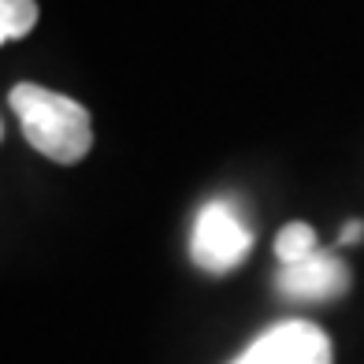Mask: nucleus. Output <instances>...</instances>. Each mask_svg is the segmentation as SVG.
I'll return each instance as SVG.
<instances>
[{"instance_id": "1", "label": "nucleus", "mask_w": 364, "mask_h": 364, "mask_svg": "<svg viewBox=\"0 0 364 364\" xmlns=\"http://www.w3.org/2000/svg\"><path fill=\"white\" fill-rule=\"evenodd\" d=\"M11 112L19 115L26 141L56 164H78L93 145L90 112L68 93L45 90L38 82H19L11 90Z\"/></svg>"}, {"instance_id": "2", "label": "nucleus", "mask_w": 364, "mask_h": 364, "mask_svg": "<svg viewBox=\"0 0 364 364\" xmlns=\"http://www.w3.org/2000/svg\"><path fill=\"white\" fill-rule=\"evenodd\" d=\"M253 250V230L227 201H212L197 212L190 257L205 272H230Z\"/></svg>"}, {"instance_id": "3", "label": "nucleus", "mask_w": 364, "mask_h": 364, "mask_svg": "<svg viewBox=\"0 0 364 364\" xmlns=\"http://www.w3.org/2000/svg\"><path fill=\"white\" fill-rule=\"evenodd\" d=\"M331 360H335L331 338L316 323L287 320V323L268 327L230 364H331Z\"/></svg>"}, {"instance_id": "4", "label": "nucleus", "mask_w": 364, "mask_h": 364, "mask_svg": "<svg viewBox=\"0 0 364 364\" xmlns=\"http://www.w3.org/2000/svg\"><path fill=\"white\" fill-rule=\"evenodd\" d=\"M350 287V268L335 257L316 250L312 257L287 264L279 272V290L287 297H297V301H327V297H338Z\"/></svg>"}, {"instance_id": "5", "label": "nucleus", "mask_w": 364, "mask_h": 364, "mask_svg": "<svg viewBox=\"0 0 364 364\" xmlns=\"http://www.w3.org/2000/svg\"><path fill=\"white\" fill-rule=\"evenodd\" d=\"M320 245H316V230H312L309 223H287L283 230H279V238H275V257L283 260V268L287 264H297V260H305L312 257Z\"/></svg>"}, {"instance_id": "6", "label": "nucleus", "mask_w": 364, "mask_h": 364, "mask_svg": "<svg viewBox=\"0 0 364 364\" xmlns=\"http://www.w3.org/2000/svg\"><path fill=\"white\" fill-rule=\"evenodd\" d=\"M38 23V4L34 0H0V45L26 38Z\"/></svg>"}, {"instance_id": "7", "label": "nucleus", "mask_w": 364, "mask_h": 364, "mask_svg": "<svg viewBox=\"0 0 364 364\" xmlns=\"http://www.w3.org/2000/svg\"><path fill=\"white\" fill-rule=\"evenodd\" d=\"M360 238H364V223H360V220L346 223V230H342V242H346V245H353V242H360Z\"/></svg>"}]
</instances>
